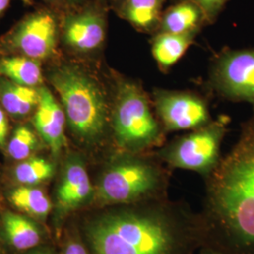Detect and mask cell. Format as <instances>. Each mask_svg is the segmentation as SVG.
I'll list each match as a JSON object with an SVG mask.
<instances>
[{"label": "cell", "instance_id": "cell-12", "mask_svg": "<svg viewBox=\"0 0 254 254\" xmlns=\"http://www.w3.org/2000/svg\"><path fill=\"white\" fill-rule=\"evenodd\" d=\"M39 91L40 101L33 117V123L40 136L50 147L55 155H57L66 143L64 135L65 112L47 88L43 87L39 89Z\"/></svg>", "mask_w": 254, "mask_h": 254}, {"label": "cell", "instance_id": "cell-23", "mask_svg": "<svg viewBox=\"0 0 254 254\" xmlns=\"http://www.w3.org/2000/svg\"><path fill=\"white\" fill-rule=\"evenodd\" d=\"M9 133V121L5 111L0 108V147H4Z\"/></svg>", "mask_w": 254, "mask_h": 254}, {"label": "cell", "instance_id": "cell-21", "mask_svg": "<svg viewBox=\"0 0 254 254\" xmlns=\"http://www.w3.org/2000/svg\"><path fill=\"white\" fill-rule=\"evenodd\" d=\"M37 146L38 139L33 131L27 127H19L9 139L8 152L13 159L25 160L36 150Z\"/></svg>", "mask_w": 254, "mask_h": 254}, {"label": "cell", "instance_id": "cell-29", "mask_svg": "<svg viewBox=\"0 0 254 254\" xmlns=\"http://www.w3.org/2000/svg\"><path fill=\"white\" fill-rule=\"evenodd\" d=\"M46 1H52V2H56V1H59V0H46ZM66 1V0H65Z\"/></svg>", "mask_w": 254, "mask_h": 254}, {"label": "cell", "instance_id": "cell-20", "mask_svg": "<svg viewBox=\"0 0 254 254\" xmlns=\"http://www.w3.org/2000/svg\"><path fill=\"white\" fill-rule=\"evenodd\" d=\"M55 173V167L50 161L41 157L27 158L15 167L14 177L23 186H35L49 180Z\"/></svg>", "mask_w": 254, "mask_h": 254}, {"label": "cell", "instance_id": "cell-10", "mask_svg": "<svg viewBox=\"0 0 254 254\" xmlns=\"http://www.w3.org/2000/svg\"><path fill=\"white\" fill-rule=\"evenodd\" d=\"M58 17L49 9H38L22 19L15 27L12 41L28 58L46 59L54 53Z\"/></svg>", "mask_w": 254, "mask_h": 254}, {"label": "cell", "instance_id": "cell-17", "mask_svg": "<svg viewBox=\"0 0 254 254\" xmlns=\"http://www.w3.org/2000/svg\"><path fill=\"white\" fill-rule=\"evenodd\" d=\"M3 227L10 245L19 251L32 249L41 241V233L36 225L18 214L6 213L3 217Z\"/></svg>", "mask_w": 254, "mask_h": 254}, {"label": "cell", "instance_id": "cell-4", "mask_svg": "<svg viewBox=\"0 0 254 254\" xmlns=\"http://www.w3.org/2000/svg\"><path fill=\"white\" fill-rule=\"evenodd\" d=\"M168 175L154 154L123 153L101 174L94 200L101 206L167 198Z\"/></svg>", "mask_w": 254, "mask_h": 254}, {"label": "cell", "instance_id": "cell-9", "mask_svg": "<svg viewBox=\"0 0 254 254\" xmlns=\"http://www.w3.org/2000/svg\"><path fill=\"white\" fill-rule=\"evenodd\" d=\"M72 8L63 20L65 43L82 53L99 49L107 34L106 3L91 2Z\"/></svg>", "mask_w": 254, "mask_h": 254}, {"label": "cell", "instance_id": "cell-14", "mask_svg": "<svg viewBox=\"0 0 254 254\" xmlns=\"http://www.w3.org/2000/svg\"><path fill=\"white\" fill-rule=\"evenodd\" d=\"M165 0H124L116 8L119 16L136 30L156 33L163 14Z\"/></svg>", "mask_w": 254, "mask_h": 254}, {"label": "cell", "instance_id": "cell-22", "mask_svg": "<svg viewBox=\"0 0 254 254\" xmlns=\"http://www.w3.org/2000/svg\"><path fill=\"white\" fill-rule=\"evenodd\" d=\"M197 5L203 10L207 24L214 23L219 15V13L224 9L225 5L229 0H190Z\"/></svg>", "mask_w": 254, "mask_h": 254}, {"label": "cell", "instance_id": "cell-16", "mask_svg": "<svg viewBox=\"0 0 254 254\" xmlns=\"http://www.w3.org/2000/svg\"><path fill=\"white\" fill-rule=\"evenodd\" d=\"M0 99L5 111L14 117H24L37 108L40 101V91L7 80L0 83Z\"/></svg>", "mask_w": 254, "mask_h": 254}, {"label": "cell", "instance_id": "cell-7", "mask_svg": "<svg viewBox=\"0 0 254 254\" xmlns=\"http://www.w3.org/2000/svg\"><path fill=\"white\" fill-rule=\"evenodd\" d=\"M210 82L223 98L254 107V48L221 51L213 61Z\"/></svg>", "mask_w": 254, "mask_h": 254}, {"label": "cell", "instance_id": "cell-11", "mask_svg": "<svg viewBox=\"0 0 254 254\" xmlns=\"http://www.w3.org/2000/svg\"><path fill=\"white\" fill-rule=\"evenodd\" d=\"M94 197L95 188L84 159L79 154H72L65 164L57 193L59 210L64 214L70 213L92 202Z\"/></svg>", "mask_w": 254, "mask_h": 254}, {"label": "cell", "instance_id": "cell-28", "mask_svg": "<svg viewBox=\"0 0 254 254\" xmlns=\"http://www.w3.org/2000/svg\"><path fill=\"white\" fill-rule=\"evenodd\" d=\"M111 1H112V4L114 5V8H116L119 4H120L121 2H123L124 0H111Z\"/></svg>", "mask_w": 254, "mask_h": 254}, {"label": "cell", "instance_id": "cell-15", "mask_svg": "<svg viewBox=\"0 0 254 254\" xmlns=\"http://www.w3.org/2000/svg\"><path fill=\"white\" fill-rule=\"evenodd\" d=\"M199 32L173 34L156 32L152 40V54L161 71H169L176 64Z\"/></svg>", "mask_w": 254, "mask_h": 254}, {"label": "cell", "instance_id": "cell-13", "mask_svg": "<svg viewBox=\"0 0 254 254\" xmlns=\"http://www.w3.org/2000/svg\"><path fill=\"white\" fill-rule=\"evenodd\" d=\"M204 24H207V20L199 5L190 0H180L164 10L157 32L173 34L199 32Z\"/></svg>", "mask_w": 254, "mask_h": 254}, {"label": "cell", "instance_id": "cell-3", "mask_svg": "<svg viewBox=\"0 0 254 254\" xmlns=\"http://www.w3.org/2000/svg\"><path fill=\"white\" fill-rule=\"evenodd\" d=\"M51 83L61 97L73 135L88 145L100 142L111 128V111L99 83L74 65L56 69Z\"/></svg>", "mask_w": 254, "mask_h": 254}, {"label": "cell", "instance_id": "cell-19", "mask_svg": "<svg viewBox=\"0 0 254 254\" xmlns=\"http://www.w3.org/2000/svg\"><path fill=\"white\" fill-rule=\"evenodd\" d=\"M9 200L16 208L36 218H46L51 210V202L46 193L29 186L11 191Z\"/></svg>", "mask_w": 254, "mask_h": 254}, {"label": "cell", "instance_id": "cell-24", "mask_svg": "<svg viewBox=\"0 0 254 254\" xmlns=\"http://www.w3.org/2000/svg\"><path fill=\"white\" fill-rule=\"evenodd\" d=\"M64 254H90V252L80 241L71 240L65 247Z\"/></svg>", "mask_w": 254, "mask_h": 254}, {"label": "cell", "instance_id": "cell-27", "mask_svg": "<svg viewBox=\"0 0 254 254\" xmlns=\"http://www.w3.org/2000/svg\"><path fill=\"white\" fill-rule=\"evenodd\" d=\"M200 254H219L217 251L210 249L207 247H201V251H200Z\"/></svg>", "mask_w": 254, "mask_h": 254}, {"label": "cell", "instance_id": "cell-8", "mask_svg": "<svg viewBox=\"0 0 254 254\" xmlns=\"http://www.w3.org/2000/svg\"><path fill=\"white\" fill-rule=\"evenodd\" d=\"M153 107L166 133L194 130L212 122L206 101L191 91L156 89Z\"/></svg>", "mask_w": 254, "mask_h": 254}, {"label": "cell", "instance_id": "cell-26", "mask_svg": "<svg viewBox=\"0 0 254 254\" xmlns=\"http://www.w3.org/2000/svg\"><path fill=\"white\" fill-rule=\"evenodd\" d=\"M10 0H0V17L9 8Z\"/></svg>", "mask_w": 254, "mask_h": 254}, {"label": "cell", "instance_id": "cell-5", "mask_svg": "<svg viewBox=\"0 0 254 254\" xmlns=\"http://www.w3.org/2000/svg\"><path fill=\"white\" fill-rule=\"evenodd\" d=\"M144 90L136 81L119 82L111 110V129L123 153L145 154L160 147L165 130Z\"/></svg>", "mask_w": 254, "mask_h": 254}, {"label": "cell", "instance_id": "cell-18", "mask_svg": "<svg viewBox=\"0 0 254 254\" xmlns=\"http://www.w3.org/2000/svg\"><path fill=\"white\" fill-rule=\"evenodd\" d=\"M0 75L27 87H35L43 81L40 65L36 60L28 57H10L1 60Z\"/></svg>", "mask_w": 254, "mask_h": 254}, {"label": "cell", "instance_id": "cell-2", "mask_svg": "<svg viewBox=\"0 0 254 254\" xmlns=\"http://www.w3.org/2000/svg\"><path fill=\"white\" fill-rule=\"evenodd\" d=\"M205 183L199 213L202 247L221 254H254V107L236 144Z\"/></svg>", "mask_w": 254, "mask_h": 254}, {"label": "cell", "instance_id": "cell-6", "mask_svg": "<svg viewBox=\"0 0 254 254\" xmlns=\"http://www.w3.org/2000/svg\"><path fill=\"white\" fill-rule=\"evenodd\" d=\"M226 132L227 120L218 119L174 139L155 155L173 169L195 172L205 178L221 159L220 148Z\"/></svg>", "mask_w": 254, "mask_h": 254}, {"label": "cell", "instance_id": "cell-1", "mask_svg": "<svg viewBox=\"0 0 254 254\" xmlns=\"http://www.w3.org/2000/svg\"><path fill=\"white\" fill-rule=\"evenodd\" d=\"M105 207L83 226L91 254H192L203 245L200 215L180 201Z\"/></svg>", "mask_w": 254, "mask_h": 254}, {"label": "cell", "instance_id": "cell-25", "mask_svg": "<svg viewBox=\"0 0 254 254\" xmlns=\"http://www.w3.org/2000/svg\"><path fill=\"white\" fill-rule=\"evenodd\" d=\"M67 4L70 5L71 7L73 6H81L87 3H91V2H103L106 3V0H66Z\"/></svg>", "mask_w": 254, "mask_h": 254}]
</instances>
